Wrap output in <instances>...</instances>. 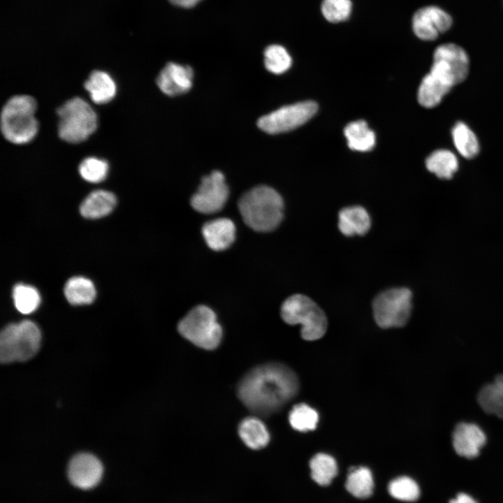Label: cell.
I'll return each mask as SVG.
<instances>
[{"instance_id": "6da1fadb", "label": "cell", "mask_w": 503, "mask_h": 503, "mask_svg": "<svg viewBox=\"0 0 503 503\" xmlns=\"http://www.w3.org/2000/svg\"><path fill=\"white\" fill-rule=\"evenodd\" d=\"M299 382L294 372L279 363L258 365L249 371L238 386V396L251 411L268 416L296 397Z\"/></svg>"}, {"instance_id": "7a4b0ae2", "label": "cell", "mask_w": 503, "mask_h": 503, "mask_svg": "<svg viewBox=\"0 0 503 503\" xmlns=\"http://www.w3.org/2000/svg\"><path fill=\"white\" fill-rule=\"evenodd\" d=\"M238 206L245 224L255 231H273L283 219V199L276 190L266 185L245 192Z\"/></svg>"}, {"instance_id": "3957f363", "label": "cell", "mask_w": 503, "mask_h": 503, "mask_svg": "<svg viewBox=\"0 0 503 503\" xmlns=\"http://www.w3.org/2000/svg\"><path fill=\"white\" fill-rule=\"evenodd\" d=\"M36 102L29 95H16L7 101L1 113V130L4 138L14 144L31 141L38 130L35 117Z\"/></svg>"}, {"instance_id": "277c9868", "label": "cell", "mask_w": 503, "mask_h": 503, "mask_svg": "<svg viewBox=\"0 0 503 503\" xmlns=\"http://www.w3.org/2000/svg\"><path fill=\"white\" fill-rule=\"evenodd\" d=\"M281 316L288 324L301 326V336L307 341L321 338L328 327L323 311L309 297L294 294L287 298L281 307Z\"/></svg>"}, {"instance_id": "5b68a950", "label": "cell", "mask_w": 503, "mask_h": 503, "mask_svg": "<svg viewBox=\"0 0 503 503\" xmlns=\"http://www.w3.org/2000/svg\"><path fill=\"white\" fill-rule=\"evenodd\" d=\"M58 134L70 143H81L97 128V115L90 105L80 97L66 101L57 110Z\"/></svg>"}, {"instance_id": "8992f818", "label": "cell", "mask_w": 503, "mask_h": 503, "mask_svg": "<svg viewBox=\"0 0 503 503\" xmlns=\"http://www.w3.org/2000/svg\"><path fill=\"white\" fill-rule=\"evenodd\" d=\"M41 331L36 323L24 320L6 326L0 335V359L3 363L24 361L38 351Z\"/></svg>"}, {"instance_id": "52a82bcc", "label": "cell", "mask_w": 503, "mask_h": 503, "mask_svg": "<svg viewBox=\"0 0 503 503\" xmlns=\"http://www.w3.org/2000/svg\"><path fill=\"white\" fill-rule=\"evenodd\" d=\"M177 330L185 339L204 349H215L222 338V328L215 313L203 305L191 309L180 321Z\"/></svg>"}, {"instance_id": "ba28073f", "label": "cell", "mask_w": 503, "mask_h": 503, "mask_svg": "<svg viewBox=\"0 0 503 503\" xmlns=\"http://www.w3.org/2000/svg\"><path fill=\"white\" fill-rule=\"evenodd\" d=\"M411 291L404 287L393 288L379 293L372 302L374 319L382 328L402 327L412 309Z\"/></svg>"}, {"instance_id": "9c48e42d", "label": "cell", "mask_w": 503, "mask_h": 503, "mask_svg": "<svg viewBox=\"0 0 503 503\" xmlns=\"http://www.w3.org/2000/svg\"><path fill=\"white\" fill-rule=\"evenodd\" d=\"M469 67L465 50L456 44L446 43L435 49L430 73L452 88L465 80Z\"/></svg>"}, {"instance_id": "30bf717a", "label": "cell", "mask_w": 503, "mask_h": 503, "mask_svg": "<svg viewBox=\"0 0 503 503\" xmlns=\"http://www.w3.org/2000/svg\"><path fill=\"white\" fill-rule=\"evenodd\" d=\"M317 104L311 101L283 106L260 117L257 125L270 134L295 129L309 120L316 112Z\"/></svg>"}, {"instance_id": "8fae6325", "label": "cell", "mask_w": 503, "mask_h": 503, "mask_svg": "<svg viewBox=\"0 0 503 503\" xmlns=\"http://www.w3.org/2000/svg\"><path fill=\"white\" fill-rule=\"evenodd\" d=\"M228 195L229 189L224 175L221 172L214 170L202 178L190 203L191 207L200 213L213 214L224 207Z\"/></svg>"}, {"instance_id": "7c38bea8", "label": "cell", "mask_w": 503, "mask_h": 503, "mask_svg": "<svg viewBox=\"0 0 503 503\" xmlns=\"http://www.w3.org/2000/svg\"><path fill=\"white\" fill-rule=\"evenodd\" d=\"M451 16L436 6L418 9L414 14L411 27L414 34L423 41L435 40L440 34L448 31L452 25Z\"/></svg>"}, {"instance_id": "4fadbf2b", "label": "cell", "mask_w": 503, "mask_h": 503, "mask_svg": "<svg viewBox=\"0 0 503 503\" xmlns=\"http://www.w3.org/2000/svg\"><path fill=\"white\" fill-rule=\"evenodd\" d=\"M103 465L94 455L80 453L72 458L68 467V476L75 487L87 490L95 487L101 481Z\"/></svg>"}, {"instance_id": "5bb4252c", "label": "cell", "mask_w": 503, "mask_h": 503, "mask_svg": "<svg viewBox=\"0 0 503 503\" xmlns=\"http://www.w3.org/2000/svg\"><path fill=\"white\" fill-rule=\"evenodd\" d=\"M194 72L188 66L168 63L156 78L160 90L168 96H176L188 92L192 86Z\"/></svg>"}, {"instance_id": "9a60e30c", "label": "cell", "mask_w": 503, "mask_h": 503, "mask_svg": "<svg viewBox=\"0 0 503 503\" xmlns=\"http://www.w3.org/2000/svg\"><path fill=\"white\" fill-rule=\"evenodd\" d=\"M486 442V436L476 424L460 423L453 432V446L457 454L466 458L479 455L481 449Z\"/></svg>"}, {"instance_id": "2e32d148", "label": "cell", "mask_w": 503, "mask_h": 503, "mask_svg": "<svg viewBox=\"0 0 503 503\" xmlns=\"http://www.w3.org/2000/svg\"><path fill=\"white\" fill-rule=\"evenodd\" d=\"M202 234L211 249L223 251L234 242L235 226L230 219L218 218L206 222L202 227Z\"/></svg>"}, {"instance_id": "e0dca14e", "label": "cell", "mask_w": 503, "mask_h": 503, "mask_svg": "<svg viewBox=\"0 0 503 503\" xmlns=\"http://www.w3.org/2000/svg\"><path fill=\"white\" fill-rule=\"evenodd\" d=\"M371 226L367 211L361 206L353 205L342 208L338 214V228L346 236L364 235Z\"/></svg>"}, {"instance_id": "ac0fdd59", "label": "cell", "mask_w": 503, "mask_h": 503, "mask_svg": "<svg viewBox=\"0 0 503 503\" xmlns=\"http://www.w3.org/2000/svg\"><path fill=\"white\" fill-rule=\"evenodd\" d=\"M84 87L89 94L92 101L97 104H104L112 101L117 92V86L112 77L102 71H92Z\"/></svg>"}, {"instance_id": "d6986e66", "label": "cell", "mask_w": 503, "mask_h": 503, "mask_svg": "<svg viewBox=\"0 0 503 503\" xmlns=\"http://www.w3.org/2000/svg\"><path fill=\"white\" fill-rule=\"evenodd\" d=\"M117 203L115 196L105 190L90 193L82 203L80 214L87 219H98L110 214Z\"/></svg>"}, {"instance_id": "ffe728a7", "label": "cell", "mask_w": 503, "mask_h": 503, "mask_svg": "<svg viewBox=\"0 0 503 503\" xmlns=\"http://www.w3.org/2000/svg\"><path fill=\"white\" fill-rule=\"evenodd\" d=\"M478 402L486 413L503 420V374L483 386L477 396Z\"/></svg>"}, {"instance_id": "44dd1931", "label": "cell", "mask_w": 503, "mask_h": 503, "mask_svg": "<svg viewBox=\"0 0 503 503\" xmlns=\"http://www.w3.org/2000/svg\"><path fill=\"white\" fill-rule=\"evenodd\" d=\"M239 436L249 448L261 449L267 446L270 435L265 424L256 417L242 420L238 428Z\"/></svg>"}, {"instance_id": "7402d4cb", "label": "cell", "mask_w": 503, "mask_h": 503, "mask_svg": "<svg viewBox=\"0 0 503 503\" xmlns=\"http://www.w3.org/2000/svg\"><path fill=\"white\" fill-rule=\"evenodd\" d=\"M344 134L351 150L367 152L375 145V134L363 120L348 124L344 129Z\"/></svg>"}, {"instance_id": "603a6c76", "label": "cell", "mask_w": 503, "mask_h": 503, "mask_svg": "<svg viewBox=\"0 0 503 503\" xmlns=\"http://www.w3.org/2000/svg\"><path fill=\"white\" fill-rule=\"evenodd\" d=\"M451 87L432 75L427 74L422 80L418 91V103L423 107L437 106Z\"/></svg>"}, {"instance_id": "cb8c5ba5", "label": "cell", "mask_w": 503, "mask_h": 503, "mask_svg": "<svg viewBox=\"0 0 503 503\" xmlns=\"http://www.w3.org/2000/svg\"><path fill=\"white\" fill-rule=\"evenodd\" d=\"M427 169L440 179L449 180L458 168L456 156L447 150L433 152L425 161Z\"/></svg>"}, {"instance_id": "d4e9b609", "label": "cell", "mask_w": 503, "mask_h": 503, "mask_svg": "<svg viewBox=\"0 0 503 503\" xmlns=\"http://www.w3.org/2000/svg\"><path fill=\"white\" fill-rule=\"evenodd\" d=\"M64 295L72 305H87L94 301L96 289L90 279L83 277H74L67 281L64 287Z\"/></svg>"}, {"instance_id": "484cf974", "label": "cell", "mask_w": 503, "mask_h": 503, "mask_svg": "<svg viewBox=\"0 0 503 503\" xmlns=\"http://www.w3.org/2000/svg\"><path fill=\"white\" fill-rule=\"evenodd\" d=\"M345 487L356 497L364 499L371 496L374 481L370 469L366 467H352L349 470Z\"/></svg>"}, {"instance_id": "4316f807", "label": "cell", "mask_w": 503, "mask_h": 503, "mask_svg": "<svg viewBox=\"0 0 503 503\" xmlns=\"http://www.w3.org/2000/svg\"><path fill=\"white\" fill-rule=\"evenodd\" d=\"M311 476L319 485H329L337 474V465L331 455L319 453L314 455L309 461Z\"/></svg>"}, {"instance_id": "83f0119b", "label": "cell", "mask_w": 503, "mask_h": 503, "mask_svg": "<svg viewBox=\"0 0 503 503\" xmlns=\"http://www.w3.org/2000/svg\"><path fill=\"white\" fill-rule=\"evenodd\" d=\"M456 150L463 157L470 159L479 152V144L474 133L463 122H457L452 129Z\"/></svg>"}, {"instance_id": "f1b7e54d", "label": "cell", "mask_w": 503, "mask_h": 503, "mask_svg": "<svg viewBox=\"0 0 503 503\" xmlns=\"http://www.w3.org/2000/svg\"><path fill=\"white\" fill-rule=\"evenodd\" d=\"M291 427L300 432L314 430L319 422L317 411L309 405L301 403L296 404L289 414Z\"/></svg>"}, {"instance_id": "f546056e", "label": "cell", "mask_w": 503, "mask_h": 503, "mask_svg": "<svg viewBox=\"0 0 503 503\" xmlns=\"http://www.w3.org/2000/svg\"><path fill=\"white\" fill-rule=\"evenodd\" d=\"M13 298L16 309L24 314L34 312L41 302L38 291L34 287L23 284L15 286Z\"/></svg>"}, {"instance_id": "4dcf8cb0", "label": "cell", "mask_w": 503, "mask_h": 503, "mask_svg": "<svg viewBox=\"0 0 503 503\" xmlns=\"http://www.w3.org/2000/svg\"><path fill=\"white\" fill-rule=\"evenodd\" d=\"M292 59L283 46L271 45L264 51V64L266 69L274 73H285L291 66Z\"/></svg>"}, {"instance_id": "1f68e13d", "label": "cell", "mask_w": 503, "mask_h": 503, "mask_svg": "<svg viewBox=\"0 0 503 503\" xmlns=\"http://www.w3.org/2000/svg\"><path fill=\"white\" fill-rule=\"evenodd\" d=\"M388 490L393 497L401 501L414 502L420 496L418 484L408 476H400L392 480Z\"/></svg>"}, {"instance_id": "d6a6232c", "label": "cell", "mask_w": 503, "mask_h": 503, "mask_svg": "<svg viewBox=\"0 0 503 503\" xmlns=\"http://www.w3.org/2000/svg\"><path fill=\"white\" fill-rule=\"evenodd\" d=\"M353 4L351 0H322L321 12L330 23L346 21L351 15Z\"/></svg>"}, {"instance_id": "836d02e7", "label": "cell", "mask_w": 503, "mask_h": 503, "mask_svg": "<svg viewBox=\"0 0 503 503\" xmlns=\"http://www.w3.org/2000/svg\"><path fill=\"white\" fill-rule=\"evenodd\" d=\"M108 169L109 166L105 160L93 156L83 159L78 168L81 177L92 183H98L104 180Z\"/></svg>"}, {"instance_id": "e575fe53", "label": "cell", "mask_w": 503, "mask_h": 503, "mask_svg": "<svg viewBox=\"0 0 503 503\" xmlns=\"http://www.w3.org/2000/svg\"><path fill=\"white\" fill-rule=\"evenodd\" d=\"M449 503H478L472 497L466 493H459Z\"/></svg>"}, {"instance_id": "d590c367", "label": "cell", "mask_w": 503, "mask_h": 503, "mask_svg": "<svg viewBox=\"0 0 503 503\" xmlns=\"http://www.w3.org/2000/svg\"><path fill=\"white\" fill-rule=\"evenodd\" d=\"M173 4L182 8H191L201 0H169Z\"/></svg>"}]
</instances>
